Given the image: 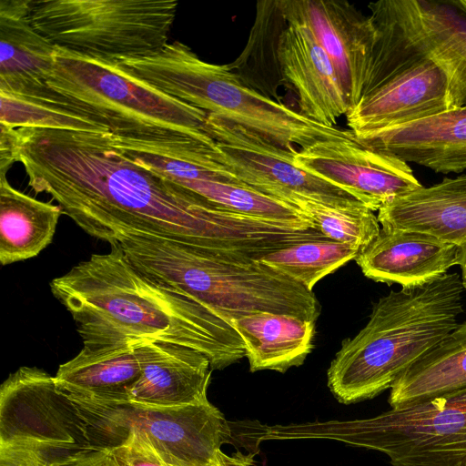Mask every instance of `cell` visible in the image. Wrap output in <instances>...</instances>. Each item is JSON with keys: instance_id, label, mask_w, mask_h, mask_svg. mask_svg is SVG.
<instances>
[{"instance_id": "7a4b0ae2", "label": "cell", "mask_w": 466, "mask_h": 466, "mask_svg": "<svg viewBox=\"0 0 466 466\" xmlns=\"http://www.w3.org/2000/svg\"><path fill=\"white\" fill-rule=\"evenodd\" d=\"M50 282L71 313L83 348L164 341L195 350L223 370L245 357L233 326L188 296L140 272L116 244Z\"/></svg>"}, {"instance_id": "ac0fdd59", "label": "cell", "mask_w": 466, "mask_h": 466, "mask_svg": "<svg viewBox=\"0 0 466 466\" xmlns=\"http://www.w3.org/2000/svg\"><path fill=\"white\" fill-rule=\"evenodd\" d=\"M141 374L130 401L162 408L209 402L212 368L202 353L177 344L145 341L138 347Z\"/></svg>"}, {"instance_id": "7402d4cb", "label": "cell", "mask_w": 466, "mask_h": 466, "mask_svg": "<svg viewBox=\"0 0 466 466\" xmlns=\"http://www.w3.org/2000/svg\"><path fill=\"white\" fill-rule=\"evenodd\" d=\"M140 344L97 350L82 348L77 355L59 366L54 376L57 389L77 400L102 403L130 401L131 390L141 374Z\"/></svg>"}, {"instance_id": "8992f818", "label": "cell", "mask_w": 466, "mask_h": 466, "mask_svg": "<svg viewBox=\"0 0 466 466\" xmlns=\"http://www.w3.org/2000/svg\"><path fill=\"white\" fill-rule=\"evenodd\" d=\"M46 80L54 102L85 113L116 137L182 133L199 138L205 111L171 97L120 69L116 63L56 46Z\"/></svg>"}, {"instance_id": "1f68e13d", "label": "cell", "mask_w": 466, "mask_h": 466, "mask_svg": "<svg viewBox=\"0 0 466 466\" xmlns=\"http://www.w3.org/2000/svg\"><path fill=\"white\" fill-rule=\"evenodd\" d=\"M43 451L26 443H0V466H51Z\"/></svg>"}, {"instance_id": "836d02e7", "label": "cell", "mask_w": 466, "mask_h": 466, "mask_svg": "<svg viewBox=\"0 0 466 466\" xmlns=\"http://www.w3.org/2000/svg\"><path fill=\"white\" fill-rule=\"evenodd\" d=\"M15 162H17L15 128L0 124V176H5L7 170Z\"/></svg>"}, {"instance_id": "cb8c5ba5", "label": "cell", "mask_w": 466, "mask_h": 466, "mask_svg": "<svg viewBox=\"0 0 466 466\" xmlns=\"http://www.w3.org/2000/svg\"><path fill=\"white\" fill-rule=\"evenodd\" d=\"M466 389V321L406 370L390 389L391 408Z\"/></svg>"}, {"instance_id": "52a82bcc", "label": "cell", "mask_w": 466, "mask_h": 466, "mask_svg": "<svg viewBox=\"0 0 466 466\" xmlns=\"http://www.w3.org/2000/svg\"><path fill=\"white\" fill-rule=\"evenodd\" d=\"M281 434L380 451L391 466H466V389L370 418L285 424Z\"/></svg>"}, {"instance_id": "277c9868", "label": "cell", "mask_w": 466, "mask_h": 466, "mask_svg": "<svg viewBox=\"0 0 466 466\" xmlns=\"http://www.w3.org/2000/svg\"><path fill=\"white\" fill-rule=\"evenodd\" d=\"M113 243L144 275L195 299L229 324L259 311L315 322L319 317L313 291L254 258L136 232L121 234Z\"/></svg>"}, {"instance_id": "8d00e7d4", "label": "cell", "mask_w": 466, "mask_h": 466, "mask_svg": "<svg viewBox=\"0 0 466 466\" xmlns=\"http://www.w3.org/2000/svg\"><path fill=\"white\" fill-rule=\"evenodd\" d=\"M451 5L456 7L466 16V0L449 1Z\"/></svg>"}, {"instance_id": "d590c367", "label": "cell", "mask_w": 466, "mask_h": 466, "mask_svg": "<svg viewBox=\"0 0 466 466\" xmlns=\"http://www.w3.org/2000/svg\"><path fill=\"white\" fill-rule=\"evenodd\" d=\"M462 285L466 289V239L459 246V262Z\"/></svg>"}, {"instance_id": "8fae6325", "label": "cell", "mask_w": 466, "mask_h": 466, "mask_svg": "<svg viewBox=\"0 0 466 466\" xmlns=\"http://www.w3.org/2000/svg\"><path fill=\"white\" fill-rule=\"evenodd\" d=\"M26 443L53 461L92 446L87 426L55 378L21 367L0 388V443Z\"/></svg>"}, {"instance_id": "603a6c76", "label": "cell", "mask_w": 466, "mask_h": 466, "mask_svg": "<svg viewBox=\"0 0 466 466\" xmlns=\"http://www.w3.org/2000/svg\"><path fill=\"white\" fill-rule=\"evenodd\" d=\"M231 325L243 341L251 372L284 373L302 365L314 347L316 322L293 315L259 311Z\"/></svg>"}, {"instance_id": "e0dca14e", "label": "cell", "mask_w": 466, "mask_h": 466, "mask_svg": "<svg viewBox=\"0 0 466 466\" xmlns=\"http://www.w3.org/2000/svg\"><path fill=\"white\" fill-rule=\"evenodd\" d=\"M355 260L368 279L411 289L424 286L458 266L459 246L421 232L381 228Z\"/></svg>"}, {"instance_id": "9c48e42d", "label": "cell", "mask_w": 466, "mask_h": 466, "mask_svg": "<svg viewBox=\"0 0 466 466\" xmlns=\"http://www.w3.org/2000/svg\"><path fill=\"white\" fill-rule=\"evenodd\" d=\"M368 7L377 41L363 96L397 72L430 59L448 76L451 109L465 106L466 16L449 1L380 0Z\"/></svg>"}, {"instance_id": "d6986e66", "label": "cell", "mask_w": 466, "mask_h": 466, "mask_svg": "<svg viewBox=\"0 0 466 466\" xmlns=\"http://www.w3.org/2000/svg\"><path fill=\"white\" fill-rule=\"evenodd\" d=\"M282 66L286 82L297 93L299 112L335 127L350 106L330 58L307 25L289 23L283 36Z\"/></svg>"}, {"instance_id": "4316f807", "label": "cell", "mask_w": 466, "mask_h": 466, "mask_svg": "<svg viewBox=\"0 0 466 466\" xmlns=\"http://www.w3.org/2000/svg\"><path fill=\"white\" fill-rule=\"evenodd\" d=\"M360 249L328 238L299 242L259 260L312 291L324 277L355 259Z\"/></svg>"}, {"instance_id": "7c38bea8", "label": "cell", "mask_w": 466, "mask_h": 466, "mask_svg": "<svg viewBox=\"0 0 466 466\" xmlns=\"http://www.w3.org/2000/svg\"><path fill=\"white\" fill-rule=\"evenodd\" d=\"M204 131L239 182L260 192L276 198L294 193L331 206L364 205L346 188L299 167L297 153L239 125L208 114Z\"/></svg>"}, {"instance_id": "74e56055", "label": "cell", "mask_w": 466, "mask_h": 466, "mask_svg": "<svg viewBox=\"0 0 466 466\" xmlns=\"http://www.w3.org/2000/svg\"><path fill=\"white\" fill-rule=\"evenodd\" d=\"M263 426H264V425H263ZM263 426H262V429H263ZM262 429H261V433H262ZM261 433H260V438H261ZM261 441H263V440H262V438H261Z\"/></svg>"}, {"instance_id": "4dcf8cb0", "label": "cell", "mask_w": 466, "mask_h": 466, "mask_svg": "<svg viewBox=\"0 0 466 466\" xmlns=\"http://www.w3.org/2000/svg\"><path fill=\"white\" fill-rule=\"evenodd\" d=\"M118 466H170L145 441L130 434L119 444L107 448Z\"/></svg>"}, {"instance_id": "484cf974", "label": "cell", "mask_w": 466, "mask_h": 466, "mask_svg": "<svg viewBox=\"0 0 466 466\" xmlns=\"http://www.w3.org/2000/svg\"><path fill=\"white\" fill-rule=\"evenodd\" d=\"M62 214L60 206L32 198L0 176L1 264L36 257L52 243Z\"/></svg>"}, {"instance_id": "f546056e", "label": "cell", "mask_w": 466, "mask_h": 466, "mask_svg": "<svg viewBox=\"0 0 466 466\" xmlns=\"http://www.w3.org/2000/svg\"><path fill=\"white\" fill-rule=\"evenodd\" d=\"M181 186L236 213L280 221H309L290 204L243 183L195 180Z\"/></svg>"}, {"instance_id": "f1b7e54d", "label": "cell", "mask_w": 466, "mask_h": 466, "mask_svg": "<svg viewBox=\"0 0 466 466\" xmlns=\"http://www.w3.org/2000/svg\"><path fill=\"white\" fill-rule=\"evenodd\" d=\"M0 124L11 128L109 132L105 126L85 113L63 105L1 91Z\"/></svg>"}, {"instance_id": "e575fe53", "label": "cell", "mask_w": 466, "mask_h": 466, "mask_svg": "<svg viewBox=\"0 0 466 466\" xmlns=\"http://www.w3.org/2000/svg\"><path fill=\"white\" fill-rule=\"evenodd\" d=\"M253 458L251 453L236 451L228 455L220 450L208 466H256Z\"/></svg>"}, {"instance_id": "d4e9b609", "label": "cell", "mask_w": 466, "mask_h": 466, "mask_svg": "<svg viewBox=\"0 0 466 466\" xmlns=\"http://www.w3.org/2000/svg\"><path fill=\"white\" fill-rule=\"evenodd\" d=\"M288 25L279 0L258 1L246 46L226 65L244 86L279 103V87L286 82L282 44Z\"/></svg>"}, {"instance_id": "83f0119b", "label": "cell", "mask_w": 466, "mask_h": 466, "mask_svg": "<svg viewBox=\"0 0 466 466\" xmlns=\"http://www.w3.org/2000/svg\"><path fill=\"white\" fill-rule=\"evenodd\" d=\"M278 199L299 209L326 238L360 250L370 245L381 229L378 217L364 205L331 206L294 193Z\"/></svg>"}, {"instance_id": "6da1fadb", "label": "cell", "mask_w": 466, "mask_h": 466, "mask_svg": "<svg viewBox=\"0 0 466 466\" xmlns=\"http://www.w3.org/2000/svg\"><path fill=\"white\" fill-rule=\"evenodd\" d=\"M16 161L35 193L93 238L143 233L197 248L252 255L263 227L142 166L107 131L15 128Z\"/></svg>"}, {"instance_id": "44dd1931", "label": "cell", "mask_w": 466, "mask_h": 466, "mask_svg": "<svg viewBox=\"0 0 466 466\" xmlns=\"http://www.w3.org/2000/svg\"><path fill=\"white\" fill-rule=\"evenodd\" d=\"M382 228L417 231L460 246L466 239V175L444 177L386 204Z\"/></svg>"}, {"instance_id": "3957f363", "label": "cell", "mask_w": 466, "mask_h": 466, "mask_svg": "<svg viewBox=\"0 0 466 466\" xmlns=\"http://www.w3.org/2000/svg\"><path fill=\"white\" fill-rule=\"evenodd\" d=\"M464 290L461 275L453 272L380 297L365 327L343 340L329 364L327 383L335 399L351 404L390 390L457 327Z\"/></svg>"}, {"instance_id": "2e32d148", "label": "cell", "mask_w": 466, "mask_h": 466, "mask_svg": "<svg viewBox=\"0 0 466 466\" xmlns=\"http://www.w3.org/2000/svg\"><path fill=\"white\" fill-rule=\"evenodd\" d=\"M362 147L435 172L466 170V105L402 125L353 133Z\"/></svg>"}, {"instance_id": "4fadbf2b", "label": "cell", "mask_w": 466, "mask_h": 466, "mask_svg": "<svg viewBox=\"0 0 466 466\" xmlns=\"http://www.w3.org/2000/svg\"><path fill=\"white\" fill-rule=\"evenodd\" d=\"M288 23L307 25L330 58L350 109L362 98L377 31L371 18L342 0H279Z\"/></svg>"}, {"instance_id": "ffe728a7", "label": "cell", "mask_w": 466, "mask_h": 466, "mask_svg": "<svg viewBox=\"0 0 466 466\" xmlns=\"http://www.w3.org/2000/svg\"><path fill=\"white\" fill-rule=\"evenodd\" d=\"M31 4L0 1V91L47 100L56 46L33 25Z\"/></svg>"}, {"instance_id": "9a60e30c", "label": "cell", "mask_w": 466, "mask_h": 466, "mask_svg": "<svg viewBox=\"0 0 466 466\" xmlns=\"http://www.w3.org/2000/svg\"><path fill=\"white\" fill-rule=\"evenodd\" d=\"M451 109L450 82L430 59L397 72L346 115L352 133L406 124Z\"/></svg>"}, {"instance_id": "5b68a950", "label": "cell", "mask_w": 466, "mask_h": 466, "mask_svg": "<svg viewBox=\"0 0 466 466\" xmlns=\"http://www.w3.org/2000/svg\"><path fill=\"white\" fill-rule=\"evenodd\" d=\"M155 89L258 134L291 153L328 139H355L351 131L329 127L244 86L226 65L199 58L179 41L158 51L116 63Z\"/></svg>"}, {"instance_id": "30bf717a", "label": "cell", "mask_w": 466, "mask_h": 466, "mask_svg": "<svg viewBox=\"0 0 466 466\" xmlns=\"http://www.w3.org/2000/svg\"><path fill=\"white\" fill-rule=\"evenodd\" d=\"M69 399L87 426L92 445L111 448L133 434L170 466H208L232 437L231 423L210 402L162 408Z\"/></svg>"}, {"instance_id": "5bb4252c", "label": "cell", "mask_w": 466, "mask_h": 466, "mask_svg": "<svg viewBox=\"0 0 466 466\" xmlns=\"http://www.w3.org/2000/svg\"><path fill=\"white\" fill-rule=\"evenodd\" d=\"M296 164L350 191L370 210L422 185L405 161L368 149L355 139H328L299 149Z\"/></svg>"}, {"instance_id": "d6a6232c", "label": "cell", "mask_w": 466, "mask_h": 466, "mask_svg": "<svg viewBox=\"0 0 466 466\" xmlns=\"http://www.w3.org/2000/svg\"><path fill=\"white\" fill-rule=\"evenodd\" d=\"M51 466H118L109 449L91 447L63 456L51 462Z\"/></svg>"}, {"instance_id": "ba28073f", "label": "cell", "mask_w": 466, "mask_h": 466, "mask_svg": "<svg viewBox=\"0 0 466 466\" xmlns=\"http://www.w3.org/2000/svg\"><path fill=\"white\" fill-rule=\"evenodd\" d=\"M177 6V0H32L31 20L55 46L116 63L166 46Z\"/></svg>"}]
</instances>
